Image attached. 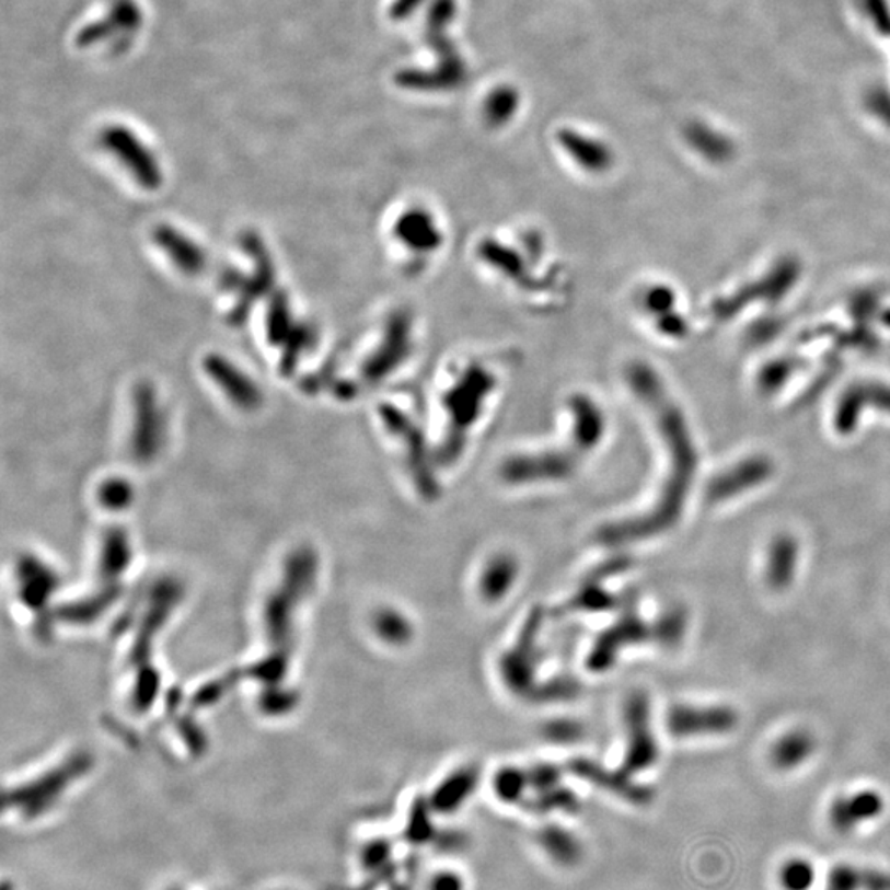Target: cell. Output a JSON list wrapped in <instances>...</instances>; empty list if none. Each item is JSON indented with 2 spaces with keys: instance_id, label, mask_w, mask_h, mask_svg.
<instances>
[{
  "instance_id": "obj_13",
  "label": "cell",
  "mask_w": 890,
  "mask_h": 890,
  "mask_svg": "<svg viewBox=\"0 0 890 890\" xmlns=\"http://www.w3.org/2000/svg\"><path fill=\"white\" fill-rule=\"evenodd\" d=\"M813 737L805 730H795L782 737L772 751V762L782 771H790L804 764L813 752Z\"/></svg>"
},
{
  "instance_id": "obj_17",
  "label": "cell",
  "mask_w": 890,
  "mask_h": 890,
  "mask_svg": "<svg viewBox=\"0 0 890 890\" xmlns=\"http://www.w3.org/2000/svg\"><path fill=\"white\" fill-rule=\"evenodd\" d=\"M781 882L785 890H810L814 882V869L808 860L791 859L782 867Z\"/></svg>"
},
{
  "instance_id": "obj_12",
  "label": "cell",
  "mask_w": 890,
  "mask_h": 890,
  "mask_svg": "<svg viewBox=\"0 0 890 890\" xmlns=\"http://www.w3.org/2000/svg\"><path fill=\"white\" fill-rule=\"evenodd\" d=\"M520 100V91L510 86V84H501V86L495 88L485 97L484 107H482L485 123L494 127V129L507 126L513 119L515 114L518 113Z\"/></svg>"
},
{
  "instance_id": "obj_20",
  "label": "cell",
  "mask_w": 890,
  "mask_h": 890,
  "mask_svg": "<svg viewBox=\"0 0 890 890\" xmlns=\"http://www.w3.org/2000/svg\"><path fill=\"white\" fill-rule=\"evenodd\" d=\"M429 890H465V882L454 870H442L430 879Z\"/></svg>"
},
{
  "instance_id": "obj_3",
  "label": "cell",
  "mask_w": 890,
  "mask_h": 890,
  "mask_svg": "<svg viewBox=\"0 0 890 890\" xmlns=\"http://www.w3.org/2000/svg\"><path fill=\"white\" fill-rule=\"evenodd\" d=\"M142 25L143 14L136 0H114L103 19L91 22L83 31L78 32L77 45L88 48L113 42L111 38H119V48H123V44H130Z\"/></svg>"
},
{
  "instance_id": "obj_14",
  "label": "cell",
  "mask_w": 890,
  "mask_h": 890,
  "mask_svg": "<svg viewBox=\"0 0 890 890\" xmlns=\"http://www.w3.org/2000/svg\"><path fill=\"white\" fill-rule=\"evenodd\" d=\"M475 782H477V777L471 772H464L458 777H452L437 791L436 797H434V807L440 811H454L469 797Z\"/></svg>"
},
{
  "instance_id": "obj_18",
  "label": "cell",
  "mask_w": 890,
  "mask_h": 890,
  "mask_svg": "<svg viewBox=\"0 0 890 890\" xmlns=\"http://www.w3.org/2000/svg\"><path fill=\"white\" fill-rule=\"evenodd\" d=\"M290 342L289 348L286 350V355H284V363L282 368L286 371H289V368H292L296 365L297 358L309 345L312 344V331L311 328L305 327V325H299V327H293L292 332H290Z\"/></svg>"
},
{
  "instance_id": "obj_21",
  "label": "cell",
  "mask_w": 890,
  "mask_h": 890,
  "mask_svg": "<svg viewBox=\"0 0 890 890\" xmlns=\"http://www.w3.org/2000/svg\"><path fill=\"white\" fill-rule=\"evenodd\" d=\"M427 0H393L388 14H390L391 21L403 22L413 18L417 9L423 8Z\"/></svg>"
},
{
  "instance_id": "obj_7",
  "label": "cell",
  "mask_w": 890,
  "mask_h": 890,
  "mask_svg": "<svg viewBox=\"0 0 890 890\" xmlns=\"http://www.w3.org/2000/svg\"><path fill=\"white\" fill-rule=\"evenodd\" d=\"M557 140L564 151L583 169L590 172H604L614 164L612 149L601 140L583 136L574 129H560Z\"/></svg>"
},
{
  "instance_id": "obj_2",
  "label": "cell",
  "mask_w": 890,
  "mask_h": 890,
  "mask_svg": "<svg viewBox=\"0 0 890 890\" xmlns=\"http://www.w3.org/2000/svg\"><path fill=\"white\" fill-rule=\"evenodd\" d=\"M101 146L113 154L146 190H158L164 182V172L151 149L123 124L107 126L100 136Z\"/></svg>"
},
{
  "instance_id": "obj_5",
  "label": "cell",
  "mask_w": 890,
  "mask_h": 890,
  "mask_svg": "<svg viewBox=\"0 0 890 890\" xmlns=\"http://www.w3.org/2000/svg\"><path fill=\"white\" fill-rule=\"evenodd\" d=\"M204 367L208 377L227 393V396L236 406L243 407V409H254L259 406L261 400H263L259 388L230 360L221 355H208L205 358Z\"/></svg>"
},
{
  "instance_id": "obj_8",
  "label": "cell",
  "mask_w": 890,
  "mask_h": 890,
  "mask_svg": "<svg viewBox=\"0 0 890 890\" xmlns=\"http://www.w3.org/2000/svg\"><path fill=\"white\" fill-rule=\"evenodd\" d=\"M154 241L174 261L178 269L187 274H198L207 267V254L190 238L169 224L154 230Z\"/></svg>"
},
{
  "instance_id": "obj_15",
  "label": "cell",
  "mask_w": 890,
  "mask_h": 890,
  "mask_svg": "<svg viewBox=\"0 0 890 890\" xmlns=\"http://www.w3.org/2000/svg\"><path fill=\"white\" fill-rule=\"evenodd\" d=\"M292 321H290L289 304L284 293L274 297L273 304L269 309V317H267V335L273 345L280 344L289 337L292 332Z\"/></svg>"
},
{
  "instance_id": "obj_9",
  "label": "cell",
  "mask_w": 890,
  "mask_h": 890,
  "mask_svg": "<svg viewBox=\"0 0 890 890\" xmlns=\"http://www.w3.org/2000/svg\"><path fill=\"white\" fill-rule=\"evenodd\" d=\"M882 798L876 791H860L853 797L840 798L831 807V824L841 833H847L857 824L876 818L882 811Z\"/></svg>"
},
{
  "instance_id": "obj_11",
  "label": "cell",
  "mask_w": 890,
  "mask_h": 890,
  "mask_svg": "<svg viewBox=\"0 0 890 890\" xmlns=\"http://www.w3.org/2000/svg\"><path fill=\"white\" fill-rule=\"evenodd\" d=\"M797 541L790 536H781L774 541L768 551L767 580L775 589H784L791 582L797 569Z\"/></svg>"
},
{
  "instance_id": "obj_4",
  "label": "cell",
  "mask_w": 890,
  "mask_h": 890,
  "mask_svg": "<svg viewBox=\"0 0 890 890\" xmlns=\"http://www.w3.org/2000/svg\"><path fill=\"white\" fill-rule=\"evenodd\" d=\"M164 437L161 411L154 391L142 384L136 391V426H134L132 451L139 461H151L161 448Z\"/></svg>"
},
{
  "instance_id": "obj_6",
  "label": "cell",
  "mask_w": 890,
  "mask_h": 890,
  "mask_svg": "<svg viewBox=\"0 0 890 890\" xmlns=\"http://www.w3.org/2000/svg\"><path fill=\"white\" fill-rule=\"evenodd\" d=\"M668 724L680 736L720 733L736 727L737 716L729 707H680L671 713Z\"/></svg>"
},
{
  "instance_id": "obj_10",
  "label": "cell",
  "mask_w": 890,
  "mask_h": 890,
  "mask_svg": "<svg viewBox=\"0 0 890 890\" xmlns=\"http://www.w3.org/2000/svg\"><path fill=\"white\" fill-rule=\"evenodd\" d=\"M244 246H246L247 253L253 254L257 264L253 279L243 287V293H241V301L240 304L236 305V311L231 314V319H233L236 324H241V322L246 319L247 312L253 308V302L256 301L257 297L263 296V293L269 289L274 276L273 263H270L266 250H263V243H261L256 236L250 234V236H246V240H244Z\"/></svg>"
},
{
  "instance_id": "obj_16",
  "label": "cell",
  "mask_w": 890,
  "mask_h": 890,
  "mask_svg": "<svg viewBox=\"0 0 890 890\" xmlns=\"http://www.w3.org/2000/svg\"><path fill=\"white\" fill-rule=\"evenodd\" d=\"M543 847L553 859L559 860L563 864H570L579 856V844L570 836L569 833L563 830H546L543 834Z\"/></svg>"
},
{
  "instance_id": "obj_1",
  "label": "cell",
  "mask_w": 890,
  "mask_h": 890,
  "mask_svg": "<svg viewBox=\"0 0 890 890\" xmlns=\"http://www.w3.org/2000/svg\"><path fill=\"white\" fill-rule=\"evenodd\" d=\"M458 15V0H432L426 19V42L436 55L432 70L407 68L394 74V83L403 90L423 93H446L459 90L469 81V67L452 42V22Z\"/></svg>"
},
{
  "instance_id": "obj_19",
  "label": "cell",
  "mask_w": 890,
  "mask_h": 890,
  "mask_svg": "<svg viewBox=\"0 0 890 890\" xmlns=\"http://www.w3.org/2000/svg\"><path fill=\"white\" fill-rule=\"evenodd\" d=\"M130 488L126 482L111 481L101 488V500L106 507L123 508L129 504Z\"/></svg>"
}]
</instances>
